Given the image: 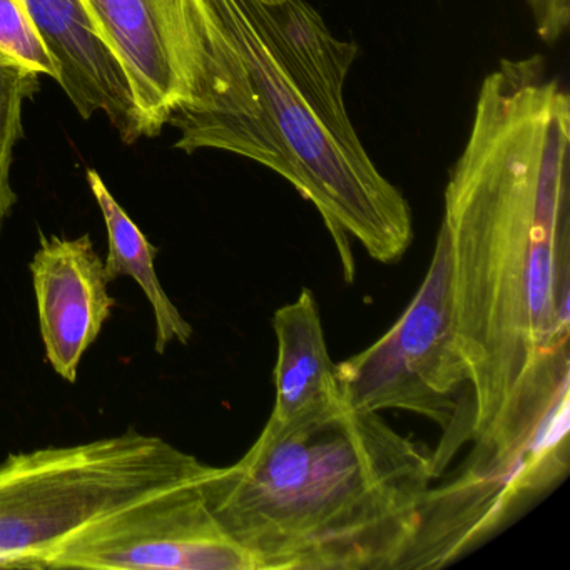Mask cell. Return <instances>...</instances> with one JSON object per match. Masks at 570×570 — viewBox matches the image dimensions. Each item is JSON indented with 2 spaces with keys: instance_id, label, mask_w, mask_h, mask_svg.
<instances>
[{
  "instance_id": "cell-4",
  "label": "cell",
  "mask_w": 570,
  "mask_h": 570,
  "mask_svg": "<svg viewBox=\"0 0 570 570\" xmlns=\"http://www.w3.org/2000/svg\"><path fill=\"white\" fill-rule=\"evenodd\" d=\"M212 469L161 436L135 430L12 453L0 463V569H42L91 523Z\"/></svg>"
},
{
  "instance_id": "cell-5",
  "label": "cell",
  "mask_w": 570,
  "mask_h": 570,
  "mask_svg": "<svg viewBox=\"0 0 570 570\" xmlns=\"http://www.w3.org/2000/svg\"><path fill=\"white\" fill-rule=\"evenodd\" d=\"M336 382L350 410H403L439 423L445 439L432 453L436 479L465 443L470 380L456 346L452 253L442 226L429 272L405 312L368 348L336 365Z\"/></svg>"
},
{
  "instance_id": "cell-7",
  "label": "cell",
  "mask_w": 570,
  "mask_h": 570,
  "mask_svg": "<svg viewBox=\"0 0 570 570\" xmlns=\"http://www.w3.org/2000/svg\"><path fill=\"white\" fill-rule=\"evenodd\" d=\"M29 269L46 358L61 379L76 383L82 356L101 335L116 305L105 259L89 235H41Z\"/></svg>"
},
{
  "instance_id": "cell-15",
  "label": "cell",
  "mask_w": 570,
  "mask_h": 570,
  "mask_svg": "<svg viewBox=\"0 0 570 570\" xmlns=\"http://www.w3.org/2000/svg\"><path fill=\"white\" fill-rule=\"evenodd\" d=\"M269 2H275V0H269Z\"/></svg>"
},
{
  "instance_id": "cell-10",
  "label": "cell",
  "mask_w": 570,
  "mask_h": 570,
  "mask_svg": "<svg viewBox=\"0 0 570 570\" xmlns=\"http://www.w3.org/2000/svg\"><path fill=\"white\" fill-rule=\"evenodd\" d=\"M275 403L268 422L288 425L342 403L336 363L330 356L322 315L312 289L276 309Z\"/></svg>"
},
{
  "instance_id": "cell-9",
  "label": "cell",
  "mask_w": 570,
  "mask_h": 570,
  "mask_svg": "<svg viewBox=\"0 0 570 570\" xmlns=\"http://www.w3.org/2000/svg\"><path fill=\"white\" fill-rule=\"evenodd\" d=\"M81 2L125 69L148 138H155L185 98V85L153 0Z\"/></svg>"
},
{
  "instance_id": "cell-3",
  "label": "cell",
  "mask_w": 570,
  "mask_h": 570,
  "mask_svg": "<svg viewBox=\"0 0 570 570\" xmlns=\"http://www.w3.org/2000/svg\"><path fill=\"white\" fill-rule=\"evenodd\" d=\"M435 479L422 443L380 413L338 403L288 425L266 422L203 489L255 570H405Z\"/></svg>"
},
{
  "instance_id": "cell-8",
  "label": "cell",
  "mask_w": 570,
  "mask_h": 570,
  "mask_svg": "<svg viewBox=\"0 0 570 570\" xmlns=\"http://www.w3.org/2000/svg\"><path fill=\"white\" fill-rule=\"evenodd\" d=\"M39 38L55 58L58 82L85 119L105 115L122 141L148 138L125 69L96 31L81 0H22Z\"/></svg>"
},
{
  "instance_id": "cell-13",
  "label": "cell",
  "mask_w": 570,
  "mask_h": 570,
  "mask_svg": "<svg viewBox=\"0 0 570 570\" xmlns=\"http://www.w3.org/2000/svg\"><path fill=\"white\" fill-rule=\"evenodd\" d=\"M0 51L58 82V65L39 38L22 0H0Z\"/></svg>"
},
{
  "instance_id": "cell-11",
  "label": "cell",
  "mask_w": 570,
  "mask_h": 570,
  "mask_svg": "<svg viewBox=\"0 0 570 570\" xmlns=\"http://www.w3.org/2000/svg\"><path fill=\"white\" fill-rule=\"evenodd\" d=\"M88 183L101 209L108 232L105 269L109 282L129 276L145 293L155 315V350L158 355H165L171 343L188 345L193 338V326L171 302L156 273L155 259L159 249L149 243L145 233L116 202L96 169H89Z\"/></svg>"
},
{
  "instance_id": "cell-2",
  "label": "cell",
  "mask_w": 570,
  "mask_h": 570,
  "mask_svg": "<svg viewBox=\"0 0 570 570\" xmlns=\"http://www.w3.org/2000/svg\"><path fill=\"white\" fill-rule=\"evenodd\" d=\"M185 98L169 116L176 149L252 159L318 209L353 282L356 239L375 262L412 245V209L376 168L346 111L358 46L306 0H153Z\"/></svg>"
},
{
  "instance_id": "cell-12",
  "label": "cell",
  "mask_w": 570,
  "mask_h": 570,
  "mask_svg": "<svg viewBox=\"0 0 570 570\" xmlns=\"http://www.w3.org/2000/svg\"><path fill=\"white\" fill-rule=\"evenodd\" d=\"M38 72L0 51V232L18 203L11 183L14 149L22 138V108L39 91Z\"/></svg>"
},
{
  "instance_id": "cell-1",
  "label": "cell",
  "mask_w": 570,
  "mask_h": 570,
  "mask_svg": "<svg viewBox=\"0 0 570 570\" xmlns=\"http://www.w3.org/2000/svg\"><path fill=\"white\" fill-rule=\"evenodd\" d=\"M442 228L473 442L452 482L517 503L569 469L570 98L540 56L483 79Z\"/></svg>"
},
{
  "instance_id": "cell-6",
  "label": "cell",
  "mask_w": 570,
  "mask_h": 570,
  "mask_svg": "<svg viewBox=\"0 0 570 570\" xmlns=\"http://www.w3.org/2000/svg\"><path fill=\"white\" fill-rule=\"evenodd\" d=\"M209 472L91 523L55 550L42 569L255 570L206 502Z\"/></svg>"
},
{
  "instance_id": "cell-14",
  "label": "cell",
  "mask_w": 570,
  "mask_h": 570,
  "mask_svg": "<svg viewBox=\"0 0 570 570\" xmlns=\"http://www.w3.org/2000/svg\"><path fill=\"white\" fill-rule=\"evenodd\" d=\"M535 31L547 45L559 41L570 24V0H529Z\"/></svg>"
}]
</instances>
